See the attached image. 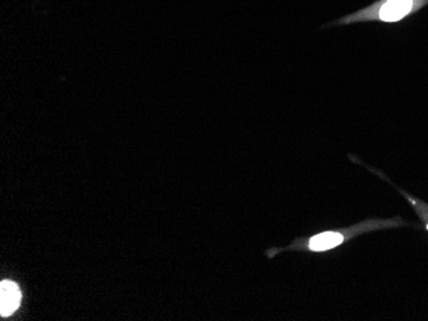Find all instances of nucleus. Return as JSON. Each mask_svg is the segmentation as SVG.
<instances>
[{"mask_svg": "<svg viewBox=\"0 0 428 321\" xmlns=\"http://www.w3.org/2000/svg\"><path fill=\"white\" fill-rule=\"evenodd\" d=\"M415 0H385V3L381 6L379 12L367 14H354L349 17L346 21H359L367 18H379L381 21L396 22L403 20L405 16L412 12Z\"/></svg>", "mask_w": 428, "mask_h": 321, "instance_id": "f257e3e1", "label": "nucleus"}, {"mask_svg": "<svg viewBox=\"0 0 428 321\" xmlns=\"http://www.w3.org/2000/svg\"><path fill=\"white\" fill-rule=\"evenodd\" d=\"M21 303V291L18 286L11 280H3L0 283V315L7 317L13 314Z\"/></svg>", "mask_w": 428, "mask_h": 321, "instance_id": "f03ea898", "label": "nucleus"}, {"mask_svg": "<svg viewBox=\"0 0 428 321\" xmlns=\"http://www.w3.org/2000/svg\"><path fill=\"white\" fill-rule=\"evenodd\" d=\"M344 239H345V237L341 233H322V234L311 237L309 239L308 246H309V250H311V251H325V250H330V248L341 245L344 242Z\"/></svg>", "mask_w": 428, "mask_h": 321, "instance_id": "7ed1b4c3", "label": "nucleus"}, {"mask_svg": "<svg viewBox=\"0 0 428 321\" xmlns=\"http://www.w3.org/2000/svg\"><path fill=\"white\" fill-rule=\"evenodd\" d=\"M424 219H426V220H427V224H426V228H427V229H428V218H424Z\"/></svg>", "mask_w": 428, "mask_h": 321, "instance_id": "20e7f679", "label": "nucleus"}]
</instances>
